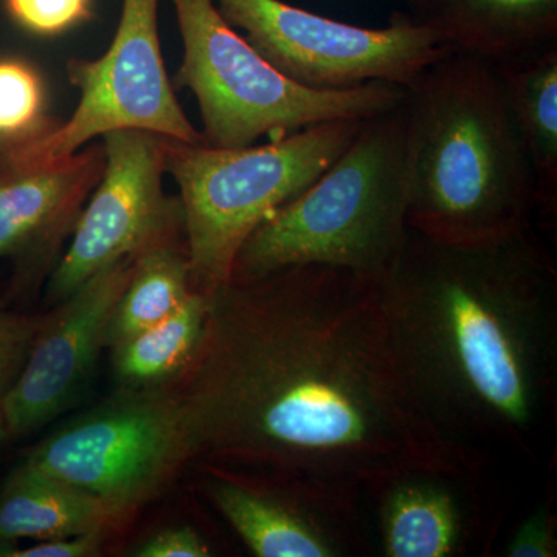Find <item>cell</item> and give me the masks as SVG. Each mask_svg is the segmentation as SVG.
Masks as SVG:
<instances>
[{"label":"cell","instance_id":"obj_18","mask_svg":"<svg viewBox=\"0 0 557 557\" xmlns=\"http://www.w3.org/2000/svg\"><path fill=\"white\" fill-rule=\"evenodd\" d=\"M208 311L209 295L193 292L159 324L113 346V372L121 386L146 391L177 380L200 346Z\"/></svg>","mask_w":557,"mask_h":557},{"label":"cell","instance_id":"obj_8","mask_svg":"<svg viewBox=\"0 0 557 557\" xmlns=\"http://www.w3.org/2000/svg\"><path fill=\"white\" fill-rule=\"evenodd\" d=\"M222 16L288 78L314 89L391 83L408 87L435 61L454 53L438 33L406 14L366 28L282 0H219Z\"/></svg>","mask_w":557,"mask_h":557},{"label":"cell","instance_id":"obj_20","mask_svg":"<svg viewBox=\"0 0 557 557\" xmlns=\"http://www.w3.org/2000/svg\"><path fill=\"white\" fill-rule=\"evenodd\" d=\"M53 123L46 116V89L39 73L22 61H0V141H24Z\"/></svg>","mask_w":557,"mask_h":557},{"label":"cell","instance_id":"obj_26","mask_svg":"<svg viewBox=\"0 0 557 557\" xmlns=\"http://www.w3.org/2000/svg\"><path fill=\"white\" fill-rule=\"evenodd\" d=\"M11 437L9 428H7L5 417H3L2 406H0V446Z\"/></svg>","mask_w":557,"mask_h":557},{"label":"cell","instance_id":"obj_16","mask_svg":"<svg viewBox=\"0 0 557 557\" xmlns=\"http://www.w3.org/2000/svg\"><path fill=\"white\" fill-rule=\"evenodd\" d=\"M119 518L109 505L25 461L0 493V556L24 539L102 533Z\"/></svg>","mask_w":557,"mask_h":557},{"label":"cell","instance_id":"obj_22","mask_svg":"<svg viewBox=\"0 0 557 557\" xmlns=\"http://www.w3.org/2000/svg\"><path fill=\"white\" fill-rule=\"evenodd\" d=\"M44 317L11 313L0 309V398L17 380Z\"/></svg>","mask_w":557,"mask_h":557},{"label":"cell","instance_id":"obj_4","mask_svg":"<svg viewBox=\"0 0 557 557\" xmlns=\"http://www.w3.org/2000/svg\"><path fill=\"white\" fill-rule=\"evenodd\" d=\"M406 100L366 120L309 188L252 231L231 277L319 263L379 281L391 269L410 231Z\"/></svg>","mask_w":557,"mask_h":557},{"label":"cell","instance_id":"obj_12","mask_svg":"<svg viewBox=\"0 0 557 557\" xmlns=\"http://www.w3.org/2000/svg\"><path fill=\"white\" fill-rule=\"evenodd\" d=\"M132 262L123 259L106 267L44 317L24 369L0 398L11 437L50 423L83 394L106 346Z\"/></svg>","mask_w":557,"mask_h":557},{"label":"cell","instance_id":"obj_24","mask_svg":"<svg viewBox=\"0 0 557 557\" xmlns=\"http://www.w3.org/2000/svg\"><path fill=\"white\" fill-rule=\"evenodd\" d=\"M134 556L138 557H208L211 548L190 527H172L143 542Z\"/></svg>","mask_w":557,"mask_h":557},{"label":"cell","instance_id":"obj_25","mask_svg":"<svg viewBox=\"0 0 557 557\" xmlns=\"http://www.w3.org/2000/svg\"><path fill=\"white\" fill-rule=\"evenodd\" d=\"M102 533L50 539L25 548H11L3 557H91L100 555Z\"/></svg>","mask_w":557,"mask_h":557},{"label":"cell","instance_id":"obj_17","mask_svg":"<svg viewBox=\"0 0 557 557\" xmlns=\"http://www.w3.org/2000/svg\"><path fill=\"white\" fill-rule=\"evenodd\" d=\"M496 67L533 171L536 214L552 223L557 214V44Z\"/></svg>","mask_w":557,"mask_h":557},{"label":"cell","instance_id":"obj_1","mask_svg":"<svg viewBox=\"0 0 557 557\" xmlns=\"http://www.w3.org/2000/svg\"><path fill=\"white\" fill-rule=\"evenodd\" d=\"M174 392L190 458L370 493L417 468L480 471L450 442L392 346L375 278L306 263L231 277L209 295Z\"/></svg>","mask_w":557,"mask_h":557},{"label":"cell","instance_id":"obj_15","mask_svg":"<svg viewBox=\"0 0 557 557\" xmlns=\"http://www.w3.org/2000/svg\"><path fill=\"white\" fill-rule=\"evenodd\" d=\"M410 16L438 33L454 53L494 65L557 44V0H413Z\"/></svg>","mask_w":557,"mask_h":557},{"label":"cell","instance_id":"obj_14","mask_svg":"<svg viewBox=\"0 0 557 557\" xmlns=\"http://www.w3.org/2000/svg\"><path fill=\"white\" fill-rule=\"evenodd\" d=\"M104 164L102 141L49 163H14L0 153V259L51 274Z\"/></svg>","mask_w":557,"mask_h":557},{"label":"cell","instance_id":"obj_19","mask_svg":"<svg viewBox=\"0 0 557 557\" xmlns=\"http://www.w3.org/2000/svg\"><path fill=\"white\" fill-rule=\"evenodd\" d=\"M193 292L185 239L161 242L139 252L110 318L106 346H116L159 324Z\"/></svg>","mask_w":557,"mask_h":557},{"label":"cell","instance_id":"obj_23","mask_svg":"<svg viewBox=\"0 0 557 557\" xmlns=\"http://www.w3.org/2000/svg\"><path fill=\"white\" fill-rule=\"evenodd\" d=\"M505 556L555 557L557 556V519L549 505L537 508L528 516L515 534L509 537Z\"/></svg>","mask_w":557,"mask_h":557},{"label":"cell","instance_id":"obj_13","mask_svg":"<svg viewBox=\"0 0 557 557\" xmlns=\"http://www.w3.org/2000/svg\"><path fill=\"white\" fill-rule=\"evenodd\" d=\"M480 471L417 468L370 491L386 557H461L486 552L502 515L480 494Z\"/></svg>","mask_w":557,"mask_h":557},{"label":"cell","instance_id":"obj_2","mask_svg":"<svg viewBox=\"0 0 557 557\" xmlns=\"http://www.w3.org/2000/svg\"><path fill=\"white\" fill-rule=\"evenodd\" d=\"M392 346L445 437L542 456L557 418V270L533 226L483 242L410 228L376 281Z\"/></svg>","mask_w":557,"mask_h":557},{"label":"cell","instance_id":"obj_3","mask_svg":"<svg viewBox=\"0 0 557 557\" xmlns=\"http://www.w3.org/2000/svg\"><path fill=\"white\" fill-rule=\"evenodd\" d=\"M406 91L410 228L483 242L533 226V171L496 65L449 53Z\"/></svg>","mask_w":557,"mask_h":557},{"label":"cell","instance_id":"obj_5","mask_svg":"<svg viewBox=\"0 0 557 557\" xmlns=\"http://www.w3.org/2000/svg\"><path fill=\"white\" fill-rule=\"evenodd\" d=\"M364 121H329L236 149L161 137L164 172L180 189L193 288L211 295L225 285L252 231L309 188Z\"/></svg>","mask_w":557,"mask_h":557},{"label":"cell","instance_id":"obj_7","mask_svg":"<svg viewBox=\"0 0 557 557\" xmlns=\"http://www.w3.org/2000/svg\"><path fill=\"white\" fill-rule=\"evenodd\" d=\"M160 0H123L119 28L98 60L72 58L70 84L79 91L75 112L36 137L0 148L21 164L57 161L94 139L121 129L148 131L189 145H205L172 86L159 36Z\"/></svg>","mask_w":557,"mask_h":557},{"label":"cell","instance_id":"obj_10","mask_svg":"<svg viewBox=\"0 0 557 557\" xmlns=\"http://www.w3.org/2000/svg\"><path fill=\"white\" fill-rule=\"evenodd\" d=\"M101 138L104 171L51 271L47 292L53 302L106 267L183 236L182 201L163 188L161 135L121 129Z\"/></svg>","mask_w":557,"mask_h":557},{"label":"cell","instance_id":"obj_21","mask_svg":"<svg viewBox=\"0 0 557 557\" xmlns=\"http://www.w3.org/2000/svg\"><path fill=\"white\" fill-rule=\"evenodd\" d=\"M22 27L44 36L60 35L91 17V0H5Z\"/></svg>","mask_w":557,"mask_h":557},{"label":"cell","instance_id":"obj_6","mask_svg":"<svg viewBox=\"0 0 557 557\" xmlns=\"http://www.w3.org/2000/svg\"><path fill=\"white\" fill-rule=\"evenodd\" d=\"M183 40L175 83L193 91L209 148L236 149L339 120H368L397 108L405 87L368 83L314 89L288 78L234 30L214 0H170Z\"/></svg>","mask_w":557,"mask_h":557},{"label":"cell","instance_id":"obj_11","mask_svg":"<svg viewBox=\"0 0 557 557\" xmlns=\"http://www.w3.org/2000/svg\"><path fill=\"white\" fill-rule=\"evenodd\" d=\"M236 468L212 471L209 497L259 557H347L368 548L361 493L322 480Z\"/></svg>","mask_w":557,"mask_h":557},{"label":"cell","instance_id":"obj_9","mask_svg":"<svg viewBox=\"0 0 557 557\" xmlns=\"http://www.w3.org/2000/svg\"><path fill=\"white\" fill-rule=\"evenodd\" d=\"M189 458L174 392L124 388L44 440L27 463L123 516L163 490Z\"/></svg>","mask_w":557,"mask_h":557}]
</instances>
